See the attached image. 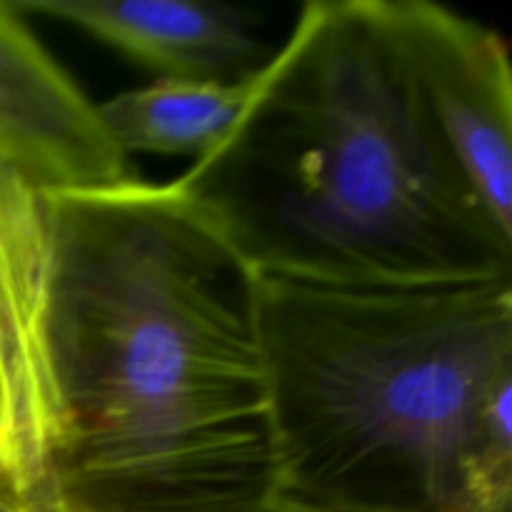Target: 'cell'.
Wrapping results in <instances>:
<instances>
[{"label":"cell","instance_id":"2","mask_svg":"<svg viewBox=\"0 0 512 512\" xmlns=\"http://www.w3.org/2000/svg\"><path fill=\"white\" fill-rule=\"evenodd\" d=\"M175 183L258 275L512 278V240L435 125L388 0L305 3L235 128Z\"/></svg>","mask_w":512,"mask_h":512},{"label":"cell","instance_id":"6","mask_svg":"<svg viewBox=\"0 0 512 512\" xmlns=\"http://www.w3.org/2000/svg\"><path fill=\"white\" fill-rule=\"evenodd\" d=\"M0 163L43 195L133 180L98 105L40 45L25 15L0 0Z\"/></svg>","mask_w":512,"mask_h":512},{"label":"cell","instance_id":"8","mask_svg":"<svg viewBox=\"0 0 512 512\" xmlns=\"http://www.w3.org/2000/svg\"><path fill=\"white\" fill-rule=\"evenodd\" d=\"M260 68L238 80L158 78L145 88L105 100L98 113L125 155L203 158L248 108L258 90Z\"/></svg>","mask_w":512,"mask_h":512},{"label":"cell","instance_id":"9","mask_svg":"<svg viewBox=\"0 0 512 512\" xmlns=\"http://www.w3.org/2000/svg\"><path fill=\"white\" fill-rule=\"evenodd\" d=\"M0 512H30V510L20 508V505H15L13 500H8L5 495H0Z\"/></svg>","mask_w":512,"mask_h":512},{"label":"cell","instance_id":"3","mask_svg":"<svg viewBox=\"0 0 512 512\" xmlns=\"http://www.w3.org/2000/svg\"><path fill=\"white\" fill-rule=\"evenodd\" d=\"M265 512H512V278L260 275Z\"/></svg>","mask_w":512,"mask_h":512},{"label":"cell","instance_id":"5","mask_svg":"<svg viewBox=\"0 0 512 512\" xmlns=\"http://www.w3.org/2000/svg\"><path fill=\"white\" fill-rule=\"evenodd\" d=\"M435 125L500 233L512 240V73L503 35L428 0H388Z\"/></svg>","mask_w":512,"mask_h":512},{"label":"cell","instance_id":"7","mask_svg":"<svg viewBox=\"0 0 512 512\" xmlns=\"http://www.w3.org/2000/svg\"><path fill=\"white\" fill-rule=\"evenodd\" d=\"M23 15L75 25L133 63L175 80H238L263 55L250 15L198 0H15Z\"/></svg>","mask_w":512,"mask_h":512},{"label":"cell","instance_id":"4","mask_svg":"<svg viewBox=\"0 0 512 512\" xmlns=\"http://www.w3.org/2000/svg\"><path fill=\"white\" fill-rule=\"evenodd\" d=\"M45 195L0 163V495L55 512L58 398L50 363Z\"/></svg>","mask_w":512,"mask_h":512},{"label":"cell","instance_id":"1","mask_svg":"<svg viewBox=\"0 0 512 512\" xmlns=\"http://www.w3.org/2000/svg\"><path fill=\"white\" fill-rule=\"evenodd\" d=\"M55 512H265L260 275L178 183L45 195Z\"/></svg>","mask_w":512,"mask_h":512}]
</instances>
